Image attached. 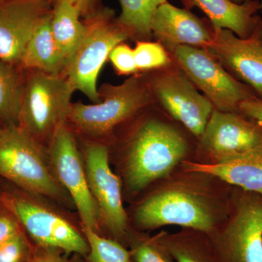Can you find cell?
Segmentation results:
<instances>
[{"label": "cell", "instance_id": "cell-36", "mask_svg": "<svg viewBox=\"0 0 262 262\" xmlns=\"http://www.w3.org/2000/svg\"><path fill=\"white\" fill-rule=\"evenodd\" d=\"M6 1V0H0V3H3V2Z\"/></svg>", "mask_w": 262, "mask_h": 262}, {"label": "cell", "instance_id": "cell-15", "mask_svg": "<svg viewBox=\"0 0 262 262\" xmlns=\"http://www.w3.org/2000/svg\"><path fill=\"white\" fill-rule=\"evenodd\" d=\"M52 8L51 0H6L0 3V60L19 64L29 39Z\"/></svg>", "mask_w": 262, "mask_h": 262}, {"label": "cell", "instance_id": "cell-8", "mask_svg": "<svg viewBox=\"0 0 262 262\" xmlns=\"http://www.w3.org/2000/svg\"><path fill=\"white\" fill-rule=\"evenodd\" d=\"M227 218L208 234L218 262H262V196L234 187Z\"/></svg>", "mask_w": 262, "mask_h": 262}, {"label": "cell", "instance_id": "cell-33", "mask_svg": "<svg viewBox=\"0 0 262 262\" xmlns=\"http://www.w3.org/2000/svg\"><path fill=\"white\" fill-rule=\"evenodd\" d=\"M229 1L232 2V3H235V4L241 5L249 1V0H229Z\"/></svg>", "mask_w": 262, "mask_h": 262}, {"label": "cell", "instance_id": "cell-14", "mask_svg": "<svg viewBox=\"0 0 262 262\" xmlns=\"http://www.w3.org/2000/svg\"><path fill=\"white\" fill-rule=\"evenodd\" d=\"M206 50L229 75L262 98V21L245 39L228 29H215L213 42Z\"/></svg>", "mask_w": 262, "mask_h": 262}, {"label": "cell", "instance_id": "cell-23", "mask_svg": "<svg viewBox=\"0 0 262 262\" xmlns=\"http://www.w3.org/2000/svg\"><path fill=\"white\" fill-rule=\"evenodd\" d=\"M23 84L13 66L0 60V127L18 125Z\"/></svg>", "mask_w": 262, "mask_h": 262}, {"label": "cell", "instance_id": "cell-2", "mask_svg": "<svg viewBox=\"0 0 262 262\" xmlns=\"http://www.w3.org/2000/svg\"><path fill=\"white\" fill-rule=\"evenodd\" d=\"M119 159L122 182L130 194L166 178L189 152L180 131L155 118L143 119L127 136Z\"/></svg>", "mask_w": 262, "mask_h": 262}, {"label": "cell", "instance_id": "cell-26", "mask_svg": "<svg viewBox=\"0 0 262 262\" xmlns=\"http://www.w3.org/2000/svg\"><path fill=\"white\" fill-rule=\"evenodd\" d=\"M134 51L139 71L160 70L171 64L170 53L160 42L137 41Z\"/></svg>", "mask_w": 262, "mask_h": 262}, {"label": "cell", "instance_id": "cell-3", "mask_svg": "<svg viewBox=\"0 0 262 262\" xmlns=\"http://www.w3.org/2000/svg\"><path fill=\"white\" fill-rule=\"evenodd\" d=\"M1 201L14 213L34 246L55 248L67 255L84 256L89 253V243L81 225L53 205L54 202L7 182L3 184Z\"/></svg>", "mask_w": 262, "mask_h": 262}, {"label": "cell", "instance_id": "cell-29", "mask_svg": "<svg viewBox=\"0 0 262 262\" xmlns=\"http://www.w3.org/2000/svg\"><path fill=\"white\" fill-rule=\"evenodd\" d=\"M21 231L16 216L0 198V247Z\"/></svg>", "mask_w": 262, "mask_h": 262}, {"label": "cell", "instance_id": "cell-4", "mask_svg": "<svg viewBox=\"0 0 262 262\" xmlns=\"http://www.w3.org/2000/svg\"><path fill=\"white\" fill-rule=\"evenodd\" d=\"M0 178L25 192L75 208L53 173L47 147L18 125L3 127L0 134Z\"/></svg>", "mask_w": 262, "mask_h": 262}, {"label": "cell", "instance_id": "cell-27", "mask_svg": "<svg viewBox=\"0 0 262 262\" xmlns=\"http://www.w3.org/2000/svg\"><path fill=\"white\" fill-rule=\"evenodd\" d=\"M34 248L23 229L0 247V262H30Z\"/></svg>", "mask_w": 262, "mask_h": 262}, {"label": "cell", "instance_id": "cell-11", "mask_svg": "<svg viewBox=\"0 0 262 262\" xmlns=\"http://www.w3.org/2000/svg\"><path fill=\"white\" fill-rule=\"evenodd\" d=\"M53 173L73 202L81 226L101 234L97 207L88 184L82 152L67 124L60 127L47 147Z\"/></svg>", "mask_w": 262, "mask_h": 262}, {"label": "cell", "instance_id": "cell-34", "mask_svg": "<svg viewBox=\"0 0 262 262\" xmlns=\"http://www.w3.org/2000/svg\"><path fill=\"white\" fill-rule=\"evenodd\" d=\"M3 184H4V182H0V198H1L2 193H3Z\"/></svg>", "mask_w": 262, "mask_h": 262}, {"label": "cell", "instance_id": "cell-31", "mask_svg": "<svg viewBox=\"0 0 262 262\" xmlns=\"http://www.w3.org/2000/svg\"><path fill=\"white\" fill-rule=\"evenodd\" d=\"M239 111L262 125V98L257 97L244 101L239 106Z\"/></svg>", "mask_w": 262, "mask_h": 262}, {"label": "cell", "instance_id": "cell-12", "mask_svg": "<svg viewBox=\"0 0 262 262\" xmlns=\"http://www.w3.org/2000/svg\"><path fill=\"white\" fill-rule=\"evenodd\" d=\"M146 80L153 98L193 135L201 138L215 108L178 66L160 69Z\"/></svg>", "mask_w": 262, "mask_h": 262}, {"label": "cell", "instance_id": "cell-6", "mask_svg": "<svg viewBox=\"0 0 262 262\" xmlns=\"http://www.w3.org/2000/svg\"><path fill=\"white\" fill-rule=\"evenodd\" d=\"M32 71L23 84L18 126L48 147L67 123L75 89L64 75Z\"/></svg>", "mask_w": 262, "mask_h": 262}, {"label": "cell", "instance_id": "cell-21", "mask_svg": "<svg viewBox=\"0 0 262 262\" xmlns=\"http://www.w3.org/2000/svg\"><path fill=\"white\" fill-rule=\"evenodd\" d=\"M175 262H218L207 234L184 229L178 233L156 234Z\"/></svg>", "mask_w": 262, "mask_h": 262}, {"label": "cell", "instance_id": "cell-19", "mask_svg": "<svg viewBox=\"0 0 262 262\" xmlns=\"http://www.w3.org/2000/svg\"><path fill=\"white\" fill-rule=\"evenodd\" d=\"M51 18L52 11L43 18L29 39L19 64L28 70L63 75L67 62L53 37Z\"/></svg>", "mask_w": 262, "mask_h": 262}, {"label": "cell", "instance_id": "cell-16", "mask_svg": "<svg viewBox=\"0 0 262 262\" xmlns=\"http://www.w3.org/2000/svg\"><path fill=\"white\" fill-rule=\"evenodd\" d=\"M152 37L170 53L180 46L206 49L214 38L215 28L207 18H199L187 8L170 3L160 5L151 25Z\"/></svg>", "mask_w": 262, "mask_h": 262}, {"label": "cell", "instance_id": "cell-35", "mask_svg": "<svg viewBox=\"0 0 262 262\" xmlns=\"http://www.w3.org/2000/svg\"><path fill=\"white\" fill-rule=\"evenodd\" d=\"M3 127H0V134H1L2 130H3Z\"/></svg>", "mask_w": 262, "mask_h": 262}, {"label": "cell", "instance_id": "cell-7", "mask_svg": "<svg viewBox=\"0 0 262 262\" xmlns=\"http://www.w3.org/2000/svg\"><path fill=\"white\" fill-rule=\"evenodd\" d=\"M85 37L67 66L64 75L75 91L82 92L93 103H99L98 75L114 48L129 39V34L117 23L115 12L100 5L83 18Z\"/></svg>", "mask_w": 262, "mask_h": 262}, {"label": "cell", "instance_id": "cell-18", "mask_svg": "<svg viewBox=\"0 0 262 262\" xmlns=\"http://www.w3.org/2000/svg\"><path fill=\"white\" fill-rule=\"evenodd\" d=\"M185 8L196 6L206 15L215 29H228L239 38H248L254 32L262 18L257 15L262 8L258 0L238 5L229 0H182Z\"/></svg>", "mask_w": 262, "mask_h": 262}, {"label": "cell", "instance_id": "cell-30", "mask_svg": "<svg viewBox=\"0 0 262 262\" xmlns=\"http://www.w3.org/2000/svg\"><path fill=\"white\" fill-rule=\"evenodd\" d=\"M70 256L55 248L34 246L30 262H80L81 256L79 255H74L72 258Z\"/></svg>", "mask_w": 262, "mask_h": 262}, {"label": "cell", "instance_id": "cell-20", "mask_svg": "<svg viewBox=\"0 0 262 262\" xmlns=\"http://www.w3.org/2000/svg\"><path fill=\"white\" fill-rule=\"evenodd\" d=\"M51 29L68 64L87 32V26L82 20L80 8L68 1L53 3Z\"/></svg>", "mask_w": 262, "mask_h": 262}, {"label": "cell", "instance_id": "cell-24", "mask_svg": "<svg viewBox=\"0 0 262 262\" xmlns=\"http://www.w3.org/2000/svg\"><path fill=\"white\" fill-rule=\"evenodd\" d=\"M127 247L130 262H175L167 248L157 238L129 226Z\"/></svg>", "mask_w": 262, "mask_h": 262}, {"label": "cell", "instance_id": "cell-22", "mask_svg": "<svg viewBox=\"0 0 262 262\" xmlns=\"http://www.w3.org/2000/svg\"><path fill=\"white\" fill-rule=\"evenodd\" d=\"M168 0H119L121 13L117 23L131 39L147 41L152 37L151 25L156 10Z\"/></svg>", "mask_w": 262, "mask_h": 262}, {"label": "cell", "instance_id": "cell-9", "mask_svg": "<svg viewBox=\"0 0 262 262\" xmlns=\"http://www.w3.org/2000/svg\"><path fill=\"white\" fill-rule=\"evenodd\" d=\"M82 140L81 152L101 234L127 247L130 223L122 203V180L110 166L108 146L102 141Z\"/></svg>", "mask_w": 262, "mask_h": 262}, {"label": "cell", "instance_id": "cell-1", "mask_svg": "<svg viewBox=\"0 0 262 262\" xmlns=\"http://www.w3.org/2000/svg\"><path fill=\"white\" fill-rule=\"evenodd\" d=\"M185 171V176L165 181L137 203L133 228L146 232L177 225L208 235L225 222L231 198H221L203 182L204 174Z\"/></svg>", "mask_w": 262, "mask_h": 262}, {"label": "cell", "instance_id": "cell-13", "mask_svg": "<svg viewBox=\"0 0 262 262\" xmlns=\"http://www.w3.org/2000/svg\"><path fill=\"white\" fill-rule=\"evenodd\" d=\"M200 139L213 162L220 161L262 149V125L242 113L215 108Z\"/></svg>", "mask_w": 262, "mask_h": 262}, {"label": "cell", "instance_id": "cell-25", "mask_svg": "<svg viewBox=\"0 0 262 262\" xmlns=\"http://www.w3.org/2000/svg\"><path fill=\"white\" fill-rule=\"evenodd\" d=\"M90 251L81 256L80 262H130V253L126 246L111 238L81 226Z\"/></svg>", "mask_w": 262, "mask_h": 262}, {"label": "cell", "instance_id": "cell-17", "mask_svg": "<svg viewBox=\"0 0 262 262\" xmlns=\"http://www.w3.org/2000/svg\"><path fill=\"white\" fill-rule=\"evenodd\" d=\"M184 170L206 174L234 187L262 196V149L211 163L186 162Z\"/></svg>", "mask_w": 262, "mask_h": 262}, {"label": "cell", "instance_id": "cell-28", "mask_svg": "<svg viewBox=\"0 0 262 262\" xmlns=\"http://www.w3.org/2000/svg\"><path fill=\"white\" fill-rule=\"evenodd\" d=\"M115 70L120 75H132L138 72L134 49L120 43L113 48L108 56Z\"/></svg>", "mask_w": 262, "mask_h": 262}, {"label": "cell", "instance_id": "cell-32", "mask_svg": "<svg viewBox=\"0 0 262 262\" xmlns=\"http://www.w3.org/2000/svg\"><path fill=\"white\" fill-rule=\"evenodd\" d=\"M68 1L80 8L82 18H85L101 5L100 0H51L52 5L56 2Z\"/></svg>", "mask_w": 262, "mask_h": 262}, {"label": "cell", "instance_id": "cell-10", "mask_svg": "<svg viewBox=\"0 0 262 262\" xmlns=\"http://www.w3.org/2000/svg\"><path fill=\"white\" fill-rule=\"evenodd\" d=\"M169 53L176 64L215 110L241 113V103L258 97L251 87L229 75L206 49L180 46Z\"/></svg>", "mask_w": 262, "mask_h": 262}, {"label": "cell", "instance_id": "cell-5", "mask_svg": "<svg viewBox=\"0 0 262 262\" xmlns=\"http://www.w3.org/2000/svg\"><path fill=\"white\" fill-rule=\"evenodd\" d=\"M101 101L72 103L67 125L84 140L102 141L123 122L139 115L152 102L146 79L132 76L123 83L104 84L98 89Z\"/></svg>", "mask_w": 262, "mask_h": 262}]
</instances>
